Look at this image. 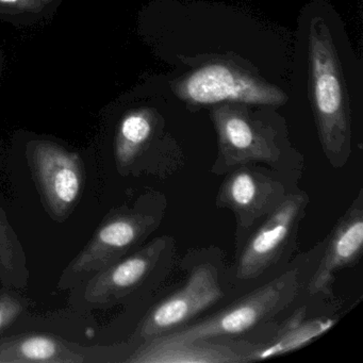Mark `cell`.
<instances>
[{
	"label": "cell",
	"mask_w": 363,
	"mask_h": 363,
	"mask_svg": "<svg viewBox=\"0 0 363 363\" xmlns=\"http://www.w3.org/2000/svg\"><path fill=\"white\" fill-rule=\"evenodd\" d=\"M25 303L11 293L0 292V331L16 322L22 314Z\"/></svg>",
	"instance_id": "obj_17"
},
{
	"label": "cell",
	"mask_w": 363,
	"mask_h": 363,
	"mask_svg": "<svg viewBox=\"0 0 363 363\" xmlns=\"http://www.w3.org/2000/svg\"><path fill=\"white\" fill-rule=\"evenodd\" d=\"M167 238H157L138 252L96 273L84 298L91 303H114L130 294L150 277L167 252Z\"/></svg>",
	"instance_id": "obj_8"
},
{
	"label": "cell",
	"mask_w": 363,
	"mask_h": 363,
	"mask_svg": "<svg viewBox=\"0 0 363 363\" xmlns=\"http://www.w3.org/2000/svg\"><path fill=\"white\" fill-rule=\"evenodd\" d=\"M84 358L63 340L28 333L0 342V363H82Z\"/></svg>",
	"instance_id": "obj_13"
},
{
	"label": "cell",
	"mask_w": 363,
	"mask_h": 363,
	"mask_svg": "<svg viewBox=\"0 0 363 363\" xmlns=\"http://www.w3.org/2000/svg\"><path fill=\"white\" fill-rule=\"evenodd\" d=\"M31 172L52 218L69 216L82 196L84 163L79 155L50 141H37L29 150Z\"/></svg>",
	"instance_id": "obj_4"
},
{
	"label": "cell",
	"mask_w": 363,
	"mask_h": 363,
	"mask_svg": "<svg viewBox=\"0 0 363 363\" xmlns=\"http://www.w3.org/2000/svg\"><path fill=\"white\" fill-rule=\"evenodd\" d=\"M24 263L22 246L0 207V276L13 273Z\"/></svg>",
	"instance_id": "obj_16"
},
{
	"label": "cell",
	"mask_w": 363,
	"mask_h": 363,
	"mask_svg": "<svg viewBox=\"0 0 363 363\" xmlns=\"http://www.w3.org/2000/svg\"><path fill=\"white\" fill-rule=\"evenodd\" d=\"M42 0H0V11L5 13H22V12H35L42 9Z\"/></svg>",
	"instance_id": "obj_18"
},
{
	"label": "cell",
	"mask_w": 363,
	"mask_h": 363,
	"mask_svg": "<svg viewBox=\"0 0 363 363\" xmlns=\"http://www.w3.org/2000/svg\"><path fill=\"white\" fill-rule=\"evenodd\" d=\"M129 363H240L244 362L240 350L211 340L161 343L147 340L125 360Z\"/></svg>",
	"instance_id": "obj_12"
},
{
	"label": "cell",
	"mask_w": 363,
	"mask_h": 363,
	"mask_svg": "<svg viewBox=\"0 0 363 363\" xmlns=\"http://www.w3.org/2000/svg\"><path fill=\"white\" fill-rule=\"evenodd\" d=\"M362 250L363 196L360 191L331 233L320 264L308 284L309 294H329L335 274L357 264Z\"/></svg>",
	"instance_id": "obj_11"
},
{
	"label": "cell",
	"mask_w": 363,
	"mask_h": 363,
	"mask_svg": "<svg viewBox=\"0 0 363 363\" xmlns=\"http://www.w3.org/2000/svg\"><path fill=\"white\" fill-rule=\"evenodd\" d=\"M286 196L284 186L273 178L242 167L223 182L216 201L218 207L235 213L240 226L250 228L269 216Z\"/></svg>",
	"instance_id": "obj_9"
},
{
	"label": "cell",
	"mask_w": 363,
	"mask_h": 363,
	"mask_svg": "<svg viewBox=\"0 0 363 363\" xmlns=\"http://www.w3.org/2000/svg\"><path fill=\"white\" fill-rule=\"evenodd\" d=\"M213 120L224 167H239L252 161L273 163L279 158L273 138L243 112L230 107L218 108L214 111Z\"/></svg>",
	"instance_id": "obj_10"
},
{
	"label": "cell",
	"mask_w": 363,
	"mask_h": 363,
	"mask_svg": "<svg viewBox=\"0 0 363 363\" xmlns=\"http://www.w3.org/2000/svg\"><path fill=\"white\" fill-rule=\"evenodd\" d=\"M297 291L298 274L286 272L218 313L152 340L161 343H186L241 335L289 307Z\"/></svg>",
	"instance_id": "obj_2"
},
{
	"label": "cell",
	"mask_w": 363,
	"mask_h": 363,
	"mask_svg": "<svg viewBox=\"0 0 363 363\" xmlns=\"http://www.w3.org/2000/svg\"><path fill=\"white\" fill-rule=\"evenodd\" d=\"M158 225V218L142 212L122 211L104 220L92 239L67 267L59 288H67L84 276L99 273L126 256Z\"/></svg>",
	"instance_id": "obj_3"
},
{
	"label": "cell",
	"mask_w": 363,
	"mask_h": 363,
	"mask_svg": "<svg viewBox=\"0 0 363 363\" xmlns=\"http://www.w3.org/2000/svg\"><path fill=\"white\" fill-rule=\"evenodd\" d=\"M177 94L195 105L233 101L277 106L286 101L279 89L220 63L206 65L189 75L178 84Z\"/></svg>",
	"instance_id": "obj_5"
},
{
	"label": "cell",
	"mask_w": 363,
	"mask_h": 363,
	"mask_svg": "<svg viewBox=\"0 0 363 363\" xmlns=\"http://www.w3.org/2000/svg\"><path fill=\"white\" fill-rule=\"evenodd\" d=\"M313 105L323 150L330 164L340 169L350 155V107L333 39L322 20L310 27Z\"/></svg>",
	"instance_id": "obj_1"
},
{
	"label": "cell",
	"mask_w": 363,
	"mask_h": 363,
	"mask_svg": "<svg viewBox=\"0 0 363 363\" xmlns=\"http://www.w3.org/2000/svg\"><path fill=\"white\" fill-rule=\"evenodd\" d=\"M155 121L145 109L129 112L121 121L116 131L114 155L118 169H126L143 152L154 133Z\"/></svg>",
	"instance_id": "obj_15"
},
{
	"label": "cell",
	"mask_w": 363,
	"mask_h": 363,
	"mask_svg": "<svg viewBox=\"0 0 363 363\" xmlns=\"http://www.w3.org/2000/svg\"><path fill=\"white\" fill-rule=\"evenodd\" d=\"M42 1H48H48H52V0H42Z\"/></svg>",
	"instance_id": "obj_19"
},
{
	"label": "cell",
	"mask_w": 363,
	"mask_h": 363,
	"mask_svg": "<svg viewBox=\"0 0 363 363\" xmlns=\"http://www.w3.org/2000/svg\"><path fill=\"white\" fill-rule=\"evenodd\" d=\"M305 314V308L297 310L296 313L286 320L277 337L244 352V362L280 356L298 350L311 343L337 323V318H329L303 320Z\"/></svg>",
	"instance_id": "obj_14"
},
{
	"label": "cell",
	"mask_w": 363,
	"mask_h": 363,
	"mask_svg": "<svg viewBox=\"0 0 363 363\" xmlns=\"http://www.w3.org/2000/svg\"><path fill=\"white\" fill-rule=\"evenodd\" d=\"M223 296L216 267L209 263L199 265L182 289L148 312L138 328V337L147 341L173 333L216 305Z\"/></svg>",
	"instance_id": "obj_6"
},
{
	"label": "cell",
	"mask_w": 363,
	"mask_h": 363,
	"mask_svg": "<svg viewBox=\"0 0 363 363\" xmlns=\"http://www.w3.org/2000/svg\"><path fill=\"white\" fill-rule=\"evenodd\" d=\"M307 201L306 195H286L267 216L240 257L238 278L255 279L278 262L298 227Z\"/></svg>",
	"instance_id": "obj_7"
}]
</instances>
